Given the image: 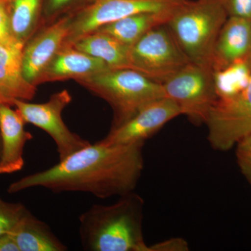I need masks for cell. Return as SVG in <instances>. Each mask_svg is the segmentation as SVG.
Segmentation results:
<instances>
[{"label": "cell", "instance_id": "1", "mask_svg": "<svg viewBox=\"0 0 251 251\" xmlns=\"http://www.w3.org/2000/svg\"><path fill=\"white\" fill-rule=\"evenodd\" d=\"M144 145L90 144L49 169L14 181L8 193L39 187L54 193H90L100 199L120 197L134 191L141 177Z\"/></svg>", "mask_w": 251, "mask_h": 251}, {"label": "cell", "instance_id": "2", "mask_svg": "<svg viewBox=\"0 0 251 251\" xmlns=\"http://www.w3.org/2000/svg\"><path fill=\"white\" fill-rule=\"evenodd\" d=\"M144 200L132 191L110 205L93 204L79 217L87 251H150L143 231Z\"/></svg>", "mask_w": 251, "mask_h": 251}, {"label": "cell", "instance_id": "3", "mask_svg": "<svg viewBox=\"0 0 251 251\" xmlns=\"http://www.w3.org/2000/svg\"><path fill=\"white\" fill-rule=\"evenodd\" d=\"M227 18L221 0H186L167 26L190 62L212 70L214 46Z\"/></svg>", "mask_w": 251, "mask_h": 251}, {"label": "cell", "instance_id": "4", "mask_svg": "<svg viewBox=\"0 0 251 251\" xmlns=\"http://www.w3.org/2000/svg\"><path fill=\"white\" fill-rule=\"evenodd\" d=\"M76 82L111 107L110 129L128 122L149 103L166 97L161 84L130 69H108Z\"/></svg>", "mask_w": 251, "mask_h": 251}, {"label": "cell", "instance_id": "5", "mask_svg": "<svg viewBox=\"0 0 251 251\" xmlns=\"http://www.w3.org/2000/svg\"><path fill=\"white\" fill-rule=\"evenodd\" d=\"M128 61L130 69L161 85L191 63L167 24L129 46Z\"/></svg>", "mask_w": 251, "mask_h": 251}, {"label": "cell", "instance_id": "6", "mask_svg": "<svg viewBox=\"0 0 251 251\" xmlns=\"http://www.w3.org/2000/svg\"><path fill=\"white\" fill-rule=\"evenodd\" d=\"M162 85L165 97L178 105L181 115L194 125H206L217 100L211 69L189 63Z\"/></svg>", "mask_w": 251, "mask_h": 251}, {"label": "cell", "instance_id": "7", "mask_svg": "<svg viewBox=\"0 0 251 251\" xmlns=\"http://www.w3.org/2000/svg\"><path fill=\"white\" fill-rule=\"evenodd\" d=\"M72 100V95L67 90L52 94L45 103L13 100V106L21 114L25 123L41 128L52 138L57 147L59 161L91 144L69 129L63 120L62 112Z\"/></svg>", "mask_w": 251, "mask_h": 251}, {"label": "cell", "instance_id": "8", "mask_svg": "<svg viewBox=\"0 0 251 251\" xmlns=\"http://www.w3.org/2000/svg\"><path fill=\"white\" fill-rule=\"evenodd\" d=\"M186 0H95L72 15L70 29L64 46L99 27L132 15L145 12L175 11Z\"/></svg>", "mask_w": 251, "mask_h": 251}, {"label": "cell", "instance_id": "9", "mask_svg": "<svg viewBox=\"0 0 251 251\" xmlns=\"http://www.w3.org/2000/svg\"><path fill=\"white\" fill-rule=\"evenodd\" d=\"M207 139L217 151H228L251 134V80L241 93L218 99L206 122Z\"/></svg>", "mask_w": 251, "mask_h": 251}, {"label": "cell", "instance_id": "10", "mask_svg": "<svg viewBox=\"0 0 251 251\" xmlns=\"http://www.w3.org/2000/svg\"><path fill=\"white\" fill-rule=\"evenodd\" d=\"M181 115L178 105L171 99L162 98L149 103L135 116L100 140L105 145L145 143L168 122Z\"/></svg>", "mask_w": 251, "mask_h": 251}, {"label": "cell", "instance_id": "11", "mask_svg": "<svg viewBox=\"0 0 251 251\" xmlns=\"http://www.w3.org/2000/svg\"><path fill=\"white\" fill-rule=\"evenodd\" d=\"M72 15H67L41 27L25 45L23 74L32 85L36 86L41 73L64 46L70 29Z\"/></svg>", "mask_w": 251, "mask_h": 251}, {"label": "cell", "instance_id": "12", "mask_svg": "<svg viewBox=\"0 0 251 251\" xmlns=\"http://www.w3.org/2000/svg\"><path fill=\"white\" fill-rule=\"evenodd\" d=\"M11 106L9 104L0 105V175L11 174L23 170L25 146L33 139L32 134L25 129V122L21 114Z\"/></svg>", "mask_w": 251, "mask_h": 251}, {"label": "cell", "instance_id": "13", "mask_svg": "<svg viewBox=\"0 0 251 251\" xmlns=\"http://www.w3.org/2000/svg\"><path fill=\"white\" fill-rule=\"evenodd\" d=\"M109 69L100 59L79 50L72 46H64L41 73L36 86L46 82L77 80L95 75Z\"/></svg>", "mask_w": 251, "mask_h": 251}, {"label": "cell", "instance_id": "14", "mask_svg": "<svg viewBox=\"0 0 251 251\" xmlns=\"http://www.w3.org/2000/svg\"><path fill=\"white\" fill-rule=\"evenodd\" d=\"M25 44L14 41L0 44V92L9 100H29L34 98L37 87L25 78L23 70Z\"/></svg>", "mask_w": 251, "mask_h": 251}, {"label": "cell", "instance_id": "15", "mask_svg": "<svg viewBox=\"0 0 251 251\" xmlns=\"http://www.w3.org/2000/svg\"><path fill=\"white\" fill-rule=\"evenodd\" d=\"M251 54V20L228 17L220 31L213 52V72Z\"/></svg>", "mask_w": 251, "mask_h": 251}, {"label": "cell", "instance_id": "16", "mask_svg": "<svg viewBox=\"0 0 251 251\" xmlns=\"http://www.w3.org/2000/svg\"><path fill=\"white\" fill-rule=\"evenodd\" d=\"M20 251H66L67 246L50 226L28 210L9 232Z\"/></svg>", "mask_w": 251, "mask_h": 251}, {"label": "cell", "instance_id": "17", "mask_svg": "<svg viewBox=\"0 0 251 251\" xmlns=\"http://www.w3.org/2000/svg\"><path fill=\"white\" fill-rule=\"evenodd\" d=\"M175 11L145 12L132 15L102 26L95 31L105 33L122 44L130 46L149 31L166 25Z\"/></svg>", "mask_w": 251, "mask_h": 251}, {"label": "cell", "instance_id": "18", "mask_svg": "<svg viewBox=\"0 0 251 251\" xmlns=\"http://www.w3.org/2000/svg\"><path fill=\"white\" fill-rule=\"evenodd\" d=\"M72 46L103 61L110 69H130L129 46L122 44L105 33L92 31L77 39Z\"/></svg>", "mask_w": 251, "mask_h": 251}, {"label": "cell", "instance_id": "19", "mask_svg": "<svg viewBox=\"0 0 251 251\" xmlns=\"http://www.w3.org/2000/svg\"><path fill=\"white\" fill-rule=\"evenodd\" d=\"M10 29L15 40L25 45L41 27L45 0H6Z\"/></svg>", "mask_w": 251, "mask_h": 251}, {"label": "cell", "instance_id": "20", "mask_svg": "<svg viewBox=\"0 0 251 251\" xmlns=\"http://www.w3.org/2000/svg\"><path fill=\"white\" fill-rule=\"evenodd\" d=\"M217 100L232 98L245 90L251 80V54L213 72Z\"/></svg>", "mask_w": 251, "mask_h": 251}, {"label": "cell", "instance_id": "21", "mask_svg": "<svg viewBox=\"0 0 251 251\" xmlns=\"http://www.w3.org/2000/svg\"><path fill=\"white\" fill-rule=\"evenodd\" d=\"M94 1L95 0H45L41 27L55 22L67 15L78 12L90 6Z\"/></svg>", "mask_w": 251, "mask_h": 251}, {"label": "cell", "instance_id": "22", "mask_svg": "<svg viewBox=\"0 0 251 251\" xmlns=\"http://www.w3.org/2000/svg\"><path fill=\"white\" fill-rule=\"evenodd\" d=\"M27 211L22 203L6 202L0 196V235L9 233Z\"/></svg>", "mask_w": 251, "mask_h": 251}, {"label": "cell", "instance_id": "23", "mask_svg": "<svg viewBox=\"0 0 251 251\" xmlns=\"http://www.w3.org/2000/svg\"><path fill=\"white\" fill-rule=\"evenodd\" d=\"M228 17L251 18V0H221Z\"/></svg>", "mask_w": 251, "mask_h": 251}, {"label": "cell", "instance_id": "24", "mask_svg": "<svg viewBox=\"0 0 251 251\" xmlns=\"http://www.w3.org/2000/svg\"><path fill=\"white\" fill-rule=\"evenodd\" d=\"M236 157L241 172L251 186V148L238 144Z\"/></svg>", "mask_w": 251, "mask_h": 251}, {"label": "cell", "instance_id": "25", "mask_svg": "<svg viewBox=\"0 0 251 251\" xmlns=\"http://www.w3.org/2000/svg\"><path fill=\"white\" fill-rule=\"evenodd\" d=\"M16 41L11 35L10 29L7 1L0 0V44H7Z\"/></svg>", "mask_w": 251, "mask_h": 251}, {"label": "cell", "instance_id": "26", "mask_svg": "<svg viewBox=\"0 0 251 251\" xmlns=\"http://www.w3.org/2000/svg\"><path fill=\"white\" fill-rule=\"evenodd\" d=\"M150 251H188L187 243L180 238L168 239L165 242L149 246Z\"/></svg>", "mask_w": 251, "mask_h": 251}, {"label": "cell", "instance_id": "27", "mask_svg": "<svg viewBox=\"0 0 251 251\" xmlns=\"http://www.w3.org/2000/svg\"><path fill=\"white\" fill-rule=\"evenodd\" d=\"M0 251H20L17 243L11 234L0 235Z\"/></svg>", "mask_w": 251, "mask_h": 251}, {"label": "cell", "instance_id": "28", "mask_svg": "<svg viewBox=\"0 0 251 251\" xmlns=\"http://www.w3.org/2000/svg\"><path fill=\"white\" fill-rule=\"evenodd\" d=\"M238 144H242V145H245V146L248 147V148H251V134L247 136V138H244L240 143Z\"/></svg>", "mask_w": 251, "mask_h": 251}, {"label": "cell", "instance_id": "29", "mask_svg": "<svg viewBox=\"0 0 251 251\" xmlns=\"http://www.w3.org/2000/svg\"><path fill=\"white\" fill-rule=\"evenodd\" d=\"M1 104H9V105H11V103H10L9 100H8L7 99H5L4 97H3L2 94L0 92V105Z\"/></svg>", "mask_w": 251, "mask_h": 251}, {"label": "cell", "instance_id": "30", "mask_svg": "<svg viewBox=\"0 0 251 251\" xmlns=\"http://www.w3.org/2000/svg\"><path fill=\"white\" fill-rule=\"evenodd\" d=\"M1 134H0V156H1Z\"/></svg>", "mask_w": 251, "mask_h": 251}, {"label": "cell", "instance_id": "31", "mask_svg": "<svg viewBox=\"0 0 251 251\" xmlns=\"http://www.w3.org/2000/svg\"><path fill=\"white\" fill-rule=\"evenodd\" d=\"M250 20H251V18Z\"/></svg>", "mask_w": 251, "mask_h": 251}]
</instances>
